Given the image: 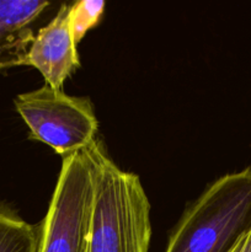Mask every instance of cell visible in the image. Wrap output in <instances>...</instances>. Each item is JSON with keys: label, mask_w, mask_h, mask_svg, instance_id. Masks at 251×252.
Here are the masks:
<instances>
[{"label": "cell", "mask_w": 251, "mask_h": 252, "mask_svg": "<svg viewBox=\"0 0 251 252\" xmlns=\"http://www.w3.org/2000/svg\"><path fill=\"white\" fill-rule=\"evenodd\" d=\"M90 149L96 177L86 252H149L150 202L139 176L121 170L98 140Z\"/></svg>", "instance_id": "1"}, {"label": "cell", "mask_w": 251, "mask_h": 252, "mask_svg": "<svg viewBox=\"0 0 251 252\" xmlns=\"http://www.w3.org/2000/svg\"><path fill=\"white\" fill-rule=\"evenodd\" d=\"M251 230V169L221 176L189 207L165 252H231Z\"/></svg>", "instance_id": "2"}, {"label": "cell", "mask_w": 251, "mask_h": 252, "mask_svg": "<svg viewBox=\"0 0 251 252\" xmlns=\"http://www.w3.org/2000/svg\"><path fill=\"white\" fill-rule=\"evenodd\" d=\"M96 166L90 145L64 157L37 252H86L95 193Z\"/></svg>", "instance_id": "3"}, {"label": "cell", "mask_w": 251, "mask_h": 252, "mask_svg": "<svg viewBox=\"0 0 251 252\" xmlns=\"http://www.w3.org/2000/svg\"><path fill=\"white\" fill-rule=\"evenodd\" d=\"M30 138L48 145L62 158L85 150L96 139L98 122L88 97L66 95L44 85L14 98Z\"/></svg>", "instance_id": "4"}, {"label": "cell", "mask_w": 251, "mask_h": 252, "mask_svg": "<svg viewBox=\"0 0 251 252\" xmlns=\"http://www.w3.org/2000/svg\"><path fill=\"white\" fill-rule=\"evenodd\" d=\"M69 12L70 4L62 5L51 22L34 34L27 52L26 65L36 68L46 85L56 90H62L64 83L80 66Z\"/></svg>", "instance_id": "5"}, {"label": "cell", "mask_w": 251, "mask_h": 252, "mask_svg": "<svg viewBox=\"0 0 251 252\" xmlns=\"http://www.w3.org/2000/svg\"><path fill=\"white\" fill-rule=\"evenodd\" d=\"M43 0H0V71L26 65L31 24L48 7Z\"/></svg>", "instance_id": "6"}, {"label": "cell", "mask_w": 251, "mask_h": 252, "mask_svg": "<svg viewBox=\"0 0 251 252\" xmlns=\"http://www.w3.org/2000/svg\"><path fill=\"white\" fill-rule=\"evenodd\" d=\"M39 226L0 206V252H37Z\"/></svg>", "instance_id": "7"}, {"label": "cell", "mask_w": 251, "mask_h": 252, "mask_svg": "<svg viewBox=\"0 0 251 252\" xmlns=\"http://www.w3.org/2000/svg\"><path fill=\"white\" fill-rule=\"evenodd\" d=\"M102 0H81L70 4V27L76 43L84 38L86 32L95 27L105 11Z\"/></svg>", "instance_id": "8"}, {"label": "cell", "mask_w": 251, "mask_h": 252, "mask_svg": "<svg viewBox=\"0 0 251 252\" xmlns=\"http://www.w3.org/2000/svg\"><path fill=\"white\" fill-rule=\"evenodd\" d=\"M231 252H251V230L240 239Z\"/></svg>", "instance_id": "9"}]
</instances>
